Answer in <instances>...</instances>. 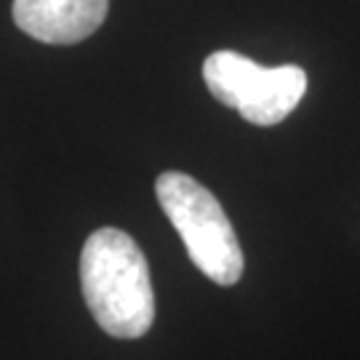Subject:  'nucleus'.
<instances>
[{
	"instance_id": "3",
	"label": "nucleus",
	"mask_w": 360,
	"mask_h": 360,
	"mask_svg": "<svg viewBox=\"0 0 360 360\" xmlns=\"http://www.w3.org/2000/svg\"><path fill=\"white\" fill-rule=\"evenodd\" d=\"M203 80L214 99L254 126L285 120L307 91V72L299 65L262 67L238 51L211 53L203 62Z\"/></svg>"
},
{
	"instance_id": "1",
	"label": "nucleus",
	"mask_w": 360,
	"mask_h": 360,
	"mask_svg": "<svg viewBox=\"0 0 360 360\" xmlns=\"http://www.w3.org/2000/svg\"><path fill=\"white\" fill-rule=\"evenodd\" d=\"M80 285L94 321L115 339H139L155 321L150 264L129 232H91L80 254Z\"/></svg>"
},
{
	"instance_id": "4",
	"label": "nucleus",
	"mask_w": 360,
	"mask_h": 360,
	"mask_svg": "<svg viewBox=\"0 0 360 360\" xmlns=\"http://www.w3.org/2000/svg\"><path fill=\"white\" fill-rule=\"evenodd\" d=\"M110 0H13L16 27L49 46H72L104 25Z\"/></svg>"
},
{
	"instance_id": "2",
	"label": "nucleus",
	"mask_w": 360,
	"mask_h": 360,
	"mask_svg": "<svg viewBox=\"0 0 360 360\" xmlns=\"http://www.w3.org/2000/svg\"><path fill=\"white\" fill-rule=\"evenodd\" d=\"M155 195L195 267L219 285L238 283L245 267L243 251L214 193L190 174L166 171L155 181Z\"/></svg>"
}]
</instances>
